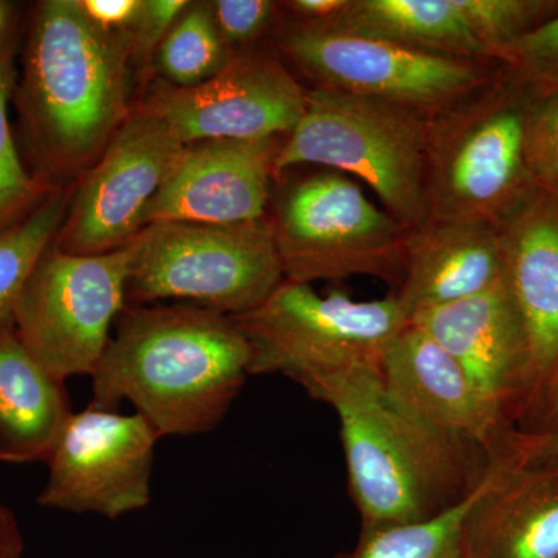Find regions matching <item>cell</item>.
I'll return each instance as SVG.
<instances>
[{
	"mask_svg": "<svg viewBox=\"0 0 558 558\" xmlns=\"http://www.w3.org/2000/svg\"><path fill=\"white\" fill-rule=\"evenodd\" d=\"M0 558H24V537L16 517L0 499Z\"/></svg>",
	"mask_w": 558,
	"mask_h": 558,
	"instance_id": "e575fe53",
	"label": "cell"
},
{
	"mask_svg": "<svg viewBox=\"0 0 558 558\" xmlns=\"http://www.w3.org/2000/svg\"><path fill=\"white\" fill-rule=\"evenodd\" d=\"M531 83L512 70L428 120V220L499 226L534 193L527 170Z\"/></svg>",
	"mask_w": 558,
	"mask_h": 558,
	"instance_id": "5b68a950",
	"label": "cell"
},
{
	"mask_svg": "<svg viewBox=\"0 0 558 558\" xmlns=\"http://www.w3.org/2000/svg\"><path fill=\"white\" fill-rule=\"evenodd\" d=\"M13 57V40L5 33L0 38V231L27 215L54 189L25 170L14 143L9 120V101L16 78Z\"/></svg>",
	"mask_w": 558,
	"mask_h": 558,
	"instance_id": "d4e9b609",
	"label": "cell"
},
{
	"mask_svg": "<svg viewBox=\"0 0 558 558\" xmlns=\"http://www.w3.org/2000/svg\"><path fill=\"white\" fill-rule=\"evenodd\" d=\"M131 43L102 31L78 0L36 5L17 90L22 128L39 180L95 163L130 116Z\"/></svg>",
	"mask_w": 558,
	"mask_h": 558,
	"instance_id": "3957f363",
	"label": "cell"
},
{
	"mask_svg": "<svg viewBox=\"0 0 558 558\" xmlns=\"http://www.w3.org/2000/svg\"><path fill=\"white\" fill-rule=\"evenodd\" d=\"M284 137L205 140L183 146L146 208L143 229L159 222L229 226L266 218Z\"/></svg>",
	"mask_w": 558,
	"mask_h": 558,
	"instance_id": "5bb4252c",
	"label": "cell"
},
{
	"mask_svg": "<svg viewBox=\"0 0 558 558\" xmlns=\"http://www.w3.org/2000/svg\"><path fill=\"white\" fill-rule=\"evenodd\" d=\"M505 68L538 86H558V11L513 44Z\"/></svg>",
	"mask_w": 558,
	"mask_h": 558,
	"instance_id": "83f0119b",
	"label": "cell"
},
{
	"mask_svg": "<svg viewBox=\"0 0 558 558\" xmlns=\"http://www.w3.org/2000/svg\"><path fill=\"white\" fill-rule=\"evenodd\" d=\"M270 204L267 219L284 279L402 281L409 229L343 172L317 170L282 182Z\"/></svg>",
	"mask_w": 558,
	"mask_h": 558,
	"instance_id": "52a82bcc",
	"label": "cell"
},
{
	"mask_svg": "<svg viewBox=\"0 0 558 558\" xmlns=\"http://www.w3.org/2000/svg\"><path fill=\"white\" fill-rule=\"evenodd\" d=\"M506 451L517 461L526 464L558 462V429L543 435H521L513 432L506 444Z\"/></svg>",
	"mask_w": 558,
	"mask_h": 558,
	"instance_id": "d6a6232c",
	"label": "cell"
},
{
	"mask_svg": "<svg viewBox=\"0 0 558 558\" xmlns=\"http://www.w3.org/2000/svg\"><path fill=\"white\" fill-rule=\"evenodd\" d=\"M558 429V363L531 396L517 422L521 435H543Z\"/></svg>",
	"mask_w": 558,
	"mask_h": 558,
	"instance_id": "4dcf8cb0",
	"label": "cell"
},
{
	"mask_svg": "<svg viewBox=\"0 0 558 558\" xmlns=\"http://www.w3.org/2000/svg\"><path fill=\"white\" fill-rule=\"evenodd\" d=\"M250 349V376L282 374L306 387L355 368H379L389 341L409 323L395 295H319L284 279L255 310L231 317Z\"/></svg>",
	"mask_w": 558,
	"mask_h": 558,
	"instance_id": "ba28073f",
	"label": "cell"
},
{
	"mask_svg": "<svg viewBox=\"0 0 558 558\" xmlns=\"http://www.w3.org/2000/svg\"><path fill=\"white\" fill-rule=\"evenodd\" d=\"M470 28L498 64L517 40L558 11L548 0H454Z\"/></svg>",
	"mask_w": 558,
	"mask_h": 558,
	"instance_id": "484cf974",
	"label": "cell"
},
{
	"mask_svg": "<svg viewBox=\"0 0 558 558\" xmlns=\"http://www.w3.org/2000/svg\"><path fill=\"white\" fill-rule=\"evenodd\" d=\"M304 389L339 416L360 529L442 515L472 495L494 461L402 409L381 384L379 368L343 371Z\"/></svg>",
	"mask_w": 558,
	"mask_h": 558,
	"instance_id": "7a4b0ae2",
	"label": "cell"
},
{
	"mask_svg": "<svg viewBox=\"0 0 558 558\" xmlns=\"http://www.w3.org/2000/svg\"><path fill=\"white\" fill-rule=\"evenodd\" d=\"M306 87L279 51L244 49L207 83L157 87L140 108L163 120L183 143L288 135L306 109Z\"/></svg>",
	"mask_w": 558,
	"mask_h": 558,
	"instance_id": "4fadbf2b",
	"label": "cell"
},
{
	"mask_svg": "<svg viewBox=\"0 0 558 558\" xmlns=\"http://www.w3.org/2000/svg\"><path fill=\"white\" fill-rule=\"evenodd\" d=\"M498 230L505 282L526 333L532 396L558 363L557 197L535 190Z\"/></svg>",
	"mask_w": 558,
	"mask_h": 558,
	"instance_id": "ac0fdd59",
	"label": "cell"
},
{
	"mask_svg": "<svg viewBox=\"0 0 558 558\" xmlns=\"http://www.w3.org/2000/svg\"><path fill=\"white\" fill-rule=\"evenodd\" d=\"M429 116L395 102L311 87L306 109L275 161V180L295 168L343 172L413 230L428 222Z\"/></svg>",
	"mask_w": 558,
	"mask_h": 558,
	"instance_id": "277c9868",
	"label": "cell"
},
{
	"mask_svg": "<svg viewBox=\"0 0 558 558\" xmlns=\"http://www.w3.org/2000/svg\"><path fill=\"white\" fill-rule=\"evenodd\" d=\"M470 558H558V462L498 453L468 521Z\"/></svg>",
	"mask_w": 558,
	"mask_h": 558,
	"instance_id": "e0dca14e",
	"label": "cell"
},
{
	"mask_svg": "<svg viewBox=\"0 0 558 558\" xmlns=\"http://www.w3.org/2000/svg\"><path fill=\"white\" fill-rule=\"evenodd\" d=\"M457 360L488 411L515 432L529 396L526 333L506 282L410 319Z\"/></svg>",
	"mask_w": 558,
	"mask_h": 558,
	"instance_id": "9a60e30c",
	"label": "cell"
},
{
	"mask_svg": "<svg viewBox=\"0 0 558 558\" xmlns=\"http://www.w3.org/2000/svg\"><path fill=\"white\" fill-rule=\"evenodd\" d=\"M70 414L64 381L33 357L13 317L0 319V461L46 462Z\"/></svg>",
	"mask_w": 558,
	"mask_h": 558,
	"instance_id": "ffe728a7",
	"label": "cell"
},
{
	"mask_svg": "<svg viewBox=\"0 0 558 558\" xmlns=\"http://www.w3.org/2000/svg\"><path fill=\"white\" fill-rule=\"evenodd\" d=\"M349 0H290L281 3L296 22L303 24H329L347 9Z\"/></svg>",
	"mask_w": 558,
	"mask_h": 558,
	"instance_id": "836d02e7",
	"label": "cell"
},
{
	"mask_svg": "<svg viewBox=\"0 0 558 558\" xmlns=\"http://www.w3.org/2000/svg\"><path fill=\"white\" fill-rule=\"evenodd\" d=\"M69 205V194L54 186L27 215L0 231V319L13 317L17 296L57 240Z\"/></svg>",
	"mask_w": 558,
	"mask_h": 558,
	"instance_id": "cb8c5ba5",
	"label": "cell"
},
{
	"mask_svg": "<svg viewBox=\"0 0 558 558\" xmlns=\"http://www.w3.org/2000/svg\"><path fill=\"white\" fill-rule=\"evenodd\" d=\"M250 376L247 341L231 317L189 304L124 307L92 374V405L131 402L159 435L213 432Z\"/></svg>",
	"mask_w": 558,
	"mask_h": 558,
	"instance_id": "6da1fadb",
	"label": "cell"
},
{
	"mask_svg": "<svg viewBox=\"0 0 558 558\" xmlns=\"http://www.w3.org/2000/svg\"><path fill=\"white\" fill-rule=\"evenodd\" d=\"M159 435L140 414L90 405L70 414L47 465L43 508L119 519L150 502Z\"/></svg>",
	"mask_w": 558,
	"mask_h": 558,
	"instance_id": "8fae6325",
	"label": "cell"
},
{
	"mask_svg": "<svg viewBox=\"0 0 558 558\" xmlns=\"http://www.w3.org/2000/svg\"><path fill=\"white\" fill-rule=\"evenodd\" d=\"M189 5L186 0H143L137 21L126 33L132 57L143 61L154 60L161 40Z\"/></svg>",
	"mask_w": 558,
	"mask_h": 558,
	"instance_id": "f546056e",
	"label": "cell"
},
{
	"mask_svg": "<svg viewBox=\"0 0 558 558\" xmlns=\"http://www.w3.org/2000/svg\"><path fill=\"white\" fill-rule=\"evenodd\" d=\"M502 281L505 255L497 226L428 220L407 234L403 277L392 295L410 322Z\"/></svg>",
	"mask_w": 558,
	"mask_h": 558,
	"instance_id": "d6986e66",
	"label": "cell"
},
{
	"mask_svg": "<svg viewBox=\"0 0 558 558\" xmlns=\"http://www.w3.org/2000/svg\"><path fill=\"white\" fill-rule=\"evenodd\" d=\"M484 480L442 515L418 523L360 529L357 543L330 558H470L468 521Z\"/></svg>",
	"mask_w": 558,
	"mask_h": 558,
	"instance_id": "7402d4cb",
	"label": "cell"
},
{
	"mask_svg": "<svg viewBox=\"0 0 558 558\" xmlns=\"http://www.w3.org/2000/svg\"><path fill=\"white\" fill-rule=\"evenodd\" d=\"M234 51L222 39L209 2H190L154 54L165 84L190 89L207 83L229 64Z\"/></svg>",
	"mask_w": 558,
	"mask_h": 558,
	"instance_id": "603a6c76",
	"label": "cell"
},
{
	"mask_svg": "<svg viewBox=\"0 0 558 558\" xmlns=\"http://www.w3.org/2000/svg\"><path fill=\"white\" fill-rule=\"evenodd\" d=\"M81 10L97 27L126 35L137 21L143 0H78Z\"/></svg>",
	"mask_w": 558,
	"mask_h": 558,
	"instance_id": "1f68e13d",
	"label": "cell"
},
{
	"mask_svg": "<svg viewBox=\"0 0 558 558\" xmlns=\"http://www.w3.org/2000/svg\"><path fill=\"white\" fill-rule=\"evenodd\" d=\"M183 146L163 120L138 106L80 183L54 247L100 255L134 241Z\"/></svg>",
	"mask_w": 558,
	"mask_h": 558,
	"instance_id": "7c38bea8",
	"label": "cell"
},
{
	"mask_svg": "<svg viewBox=\"0 0 558 558\" xmlns=\"http://www.w3.org/2000/svg\"><path fill=\"white\" fill-rule=\"evenodd\" d=\"M277 50L312 80V87L395 102L429 117L486 86L502 69L303 22L279 33Z\"/></svg>",
	"mask_w": 558,
	"mask_h": 558,
	"instance_id": "30bf717a",
	"label": "cell"
},
{
	"mask_svg": "<svg viewBox=\"0 0 558 558\" xmlns=\"http://www.w3.org/2000/svg\"><path fill=\"white\" fill-rule=\"evenodd\" d=\"M325 27L433 51L498 64L470 28L454 0H349Z\"/></svg>",
	"mask_w": 558,
	"mask_h": 558,
	"instance_id": "44dd1931",
	"label": "cell"
},
{
	"mask_svg": "<svg viewBox=\"0 0 558 558\" xmlns=\"http://www.w3.org/2000/svg\"><path fill=\"white\" fill-rule=\"evenodd\" d=\"M279 3L270 0H216L209 3L216 27L227 46H252L277 20Z\"/></svg>",
	"mask_w": 558,
	"mask_h": 558,
	"instance_id": "f1b7e54d",
	"label": "cell"
},
{
	"mask_svg": "<svg viewBox=\"0 0 558 558\" xmlns=\"http://www.w3.org/2000/svg\"><path fill=\"white\" fill-rule=\"evenodd\" d=\"M532 87L526 120L527 170L535 189L558 199V86Z\"/></svg>",
	"mask_w": 558,
	"mask_h": 558,
	"instance_id": "4316f807",
	"label": "cell"
},
{
	"mask_svg": "<svg viewBox=\"0 0 558 558\" xmlns=\"http://www.w3.org/2000/svg\"><path fill=\"white\" fill-rule=\"evenodd\" d=\"M132 241L100 255H72L51 244L13 307L17 336L51 376H92L110 328L128 306Z\"/></svg>",
	"mask_w": 558,
	"mask_h": 558,
	"instance_id": "9c48e42d",
	"label": "cell"
},
{
	"mask_svg": "<svg viewBox=\"0 0 558 558\" xmlns=\"http://www.w3.org/2000/svg\"><path fill=\"white\" fill-rule=\"evenodd\" d=\"M380 379L402 409L490 457L505 450L513 433L488 411L457 360L413 323L389 341L380 360Z\"/></svg>",
	"mask_w": 558,
	"mask_h": 558,
	"instance_id": "2e32d148",
	"label": "cell"
},
{
	"mask_svg": "<svg viewBox=\"0 0 558 558\" xmlns=\"http://www.w3.org/2000/svg\"><path fill=\"white\" fill-rule=\"evenodd\" d=\"M7 25H9V7L0 2V38L5 35Z\"/></svg>",
	"mask_w": 558,
	"mask_h": 558,
	"instance_id": "d590c367",
	"label": "cell"
},
{
	"mask_svg": "<svg viewBox=\"0 0 558 558\" xmlns=\"http://www.w3.org/2000/svg\"><path fill=\"white\" fill-rule=\"evenodd\" d=\"M132 245L130 306L172 301L236 317L284 281L267 216L229 226L150 223Z\"/></svg>",
	"mask_w": 558,
	"mask_h": 558,
	"instance_id": "8992f818",
	"label": "cell"
}]
</instances>
